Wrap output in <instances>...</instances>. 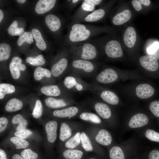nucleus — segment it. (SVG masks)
I'll use <instances>...</instances> for the list:
<instances>
[{
    "label": "nucleus",
    "mask_w": 159,
    "mask_h": 159,
    "mask_svg": "<svg viewBox=\"0 0 159 159\" xmlns=\"http://www.w3.org/2000/svg\"><path fill=\"white\" fill-rule=\"evenodd\" d=\"M104 30L102 27L96 25L71 22L67 36V44L69 46L87 41L96 37Z\"/></svg>",
    "instance_id": "1"
},
{
    "label": "nucleus",
    "mask_w": 159,
    "mask_h": 159,
    "mask_svg": "<svg viewBox=\"0 0 159 159\" xmlns=\"http://www.w3.org/2000/svg\"><path fill=\"white\" fill-rule=\"evenodd\" d=\"M71 59L96 62L100 54L97 47L88 41L79 42L69 46Z\"/></svg>",
    "instance_id": "2"
},
{
    "label": "nucleus",
    "mask_w": 159,
    "mask_h": 159,
    "mask_svg": "<svg viewBox=\"0 0 159 159\" xmlns=\"http://www.w3.org/2000/svg\"><path fill=\"white\" fill-rule=\"evenodd\" d=\"M96 62L78 59H71L69 69L71 73L81 77L94 76L97 73Z\"/></svg>",
    "instance_id": "3"
},
{
    "label": "nucleus",
    "mask_w": 159,
    "mask_h": 159,
    "mask_svg": "<svg viewBox=\"0 0 159 159\" xmlns=\"http://www.w3.org/2000/svg\"><path fill=\"white\" fill-rule=\"evenodd\" d=\"M63 84L64 87L72 92L91 91L92 88L91 84L86 82L80 76L73 73L65 77Z\"/></svg>",
    "instance_id": "4"
},
{
    "label": "nucleus",
    "mask_w": 159,
    "mask_h": 159,
    "mask_svg": "<svg viewBox=\"0 0 159 159\" xmlns=\"http://www.w3.org/2000/svg\"><path fill=\"white\" fill-rule=\"evenodd\" d=\"M102 0H84L71 17L72 22L79 23L83 18L95 10L96 6L101 4Z\"/></svg>",
    "instance_id": "5"
},
{
    "label": "nucleus",
    "mask_w": 159,
    "mask_h": 159,
    "mask_svg": "<svg viewBox=\"0 0 159 159\" xmlns=\"http://www.w3.org/2000/svg\"><path fill=\"white\" fill-rule=\"evenodd\" d=\"M91 85L90 91L95 96L99 97L110 105H116L119 103V98L114 92L108 90H102L98 84L94 82L92 83Z\"/></svg>",
    "instance_id": "6"
},
{
    "label": "nucleus",
    "mask_w": 159,
    "mask_h": 159,
    "mask_svg": "<svg viewBox=\"0 0 159 159\" xmlns=\"http://www.w3.org/2000/svg\"><path fill=\"white\" fill-rule=\"evenodd\" d=\"M94 82L97 84H108L115 81L118 77V74L113 69L108 68L93 76Z\"/></svg>",
    "instance_id": "7"
},
{
    "label": "nucleus",
    "mask_w": 159,
    "mask_h": 159,
    "mask_svg": "<svg viewBox=\"0 0 159 159\" xmlns=\"http://www.w3.org/2000/svg\"><path fill=\"white\" fill-rule=\"evenodd\" d=\"M96 47H103L105 53L109 58H115L121 57L123 52L119 42L115 39L108 41L103 45H95Z\"/></svg>",
    "instance_id": "8"
},
{
    "label": "nucleus",
    "mask_w": 159,
    "mask_h": 159,
    "mask_svg": "<svg viewBox=\"0 0 159 159\" xmlns=\"http://www.w3.org/2000/svg\"><path fill=\"white\" fill-rule=\"evenodd\" d=\"M68 58L62 57L53 65L51 71L54 77H58L69 68L70 62H69Z\"/></svg>",
    "instance_id": "9"
},
{
    "label": "nucleus",
    "mask_w": 159,
    "mask_h": 159,
    "mask_svg": "<svg viewBox=\"0 0 159 159\" xmlns=\"http://www.w3.org/2000/svg\"><path fill=\"white\" fill-rule=\"evenodd\" d=\"M148 122V118L146 115L138 113L130 118L128 122V126L131 128H137L145 126Z\"/></svg>",
    "instance_id": "10"
},
{
    "label": "nucleus",
    "mask_w": 159,
    "mask_h": 159,
    "mask_svg": "<svg viewBox=\"0 0 159 159\" xmlns=\"http://www.w3.org/2000/svg\"><path fill=\"white\" fill-rule=\"evenodd\" d=\"M139 62L143 67L150 71H155L158 67L159 64L157 60L151 56H142L139 59Z\"/></svg>",
    "instance_id": "11"
},
{
    "label": "nucleus",
    "mask_w": 159,
    "mask_h": 159,
    "mask_svg": "<svg viewBox=\"0 0 159 159\" xmlns=\"http://www.w3.org/2000/svg\"><path fill=\"white\" fill-rule=\"evenodd\" d=\"M154 88L148 84H142L138 85L136 89V93L139 98L145 99L152 96L154 94Z\"/></svg>",
    "instance_id": "12"
},
{
    "label": "nucleus",
    "mask_w": 159,
    "mask_h": 159,
    "mask_svg": "<svg viewBox=\"0 0 159 159\" xmlns=\"http://www.w3.org/2000/svg\"><path fill=\"white\" fill-rule=\"evenodd\" d=\"M106 13V10L104 8H99L88 14L81 19L79 23L82 22H96L103 19Z\"/></svg>",
    "instance_id": "13"
},
{
    "label": "nucleus",
    "mask_w": 159,
    "mask_h": 159,
    "mask_svg": "<svg viewBox=\"0 0 159 159\" xmlns=\"http://www.w3.org/2000/svg\"><path fill=\"white\" fill-rule=\"evenodd\" d=\"M56 0H40L37 3L35 11L38 14H44L52 9L55 6Z\"/></svg>",
    "instance_id": "14"
},
{
    "label": "nucleus",
    "mask_w": 159,
    "mask_h": 159,
    "mask_svg": "<svg viewBox=\"0 0 159 159\" xmlns=\"http://www.w3.org/2000/svg\"><path fill=\"white\" fill-rule=\"evenodd\" d=\"M45 23L48 28L53 32H56L61 28V22L59 18L53 14L47 16L45 19Z\"/></svg>",
    "instance_id": "15"
},
{
    "label": "nucleus",
    "mask_w": 159,
    "mask_h": 159,
    "mask_svg": "<svg viewBox=\"0 0 159 159\" xmlns=\"http://www.w3.org/2000/svg\"><path fill=\"white\" fill-rule=\"evenodd\" d=\"M79 111V109L77 107L72 106L60 110H56L53 112V115L59 117L69 118L76 115Z\"/></svg>",
    "instance_id": "16"
},
{
    "label": "nucleus",
    "mask_w": 159,
    "mask_h": 159,
    "mask_svg": "<svg viewBox=\"0 0 159 159\" xmlns=\"http://www.w3.org/2000/svg\"><path fill=\"white\" fill-rule=\"evenodd\" d=\"M57 125V122L54 121H49L45 125V130L47 140L50 143H54L56 139Z\"/></svg>",
    "instance_id": "17"
},
{
    "label": "nucleus",
    "mask_w": 159,
    "mask_h": 159,
    "mask_svg": "<svg viewBox=\"0 0 159 159\" xmlns=\"http://www.w3.org/2000/svg\"><path fill=\"white\" fill-rule=\"evenodd\" d=\"M94 108L97 114L102 118L108 119L111 117V110L106 104L102 102H97L95 103Z\"/></svg>",
    "instance_id": "18"
},
{
    "label": "nucleus",
    "mask_w": 159,
    "mask_h": 159,
    "mask_svg": "<svg viewBox=\"0 0 159 159\" xmlns=\"http://www.w3.org/2000/svg\"><path fill=\"white\" fill-rule=\"evenodd\" d=\"M125 45L128 48L132 47L135 44L136 39V31L132 26L128 27L125 31L123 37Z\"/></svg>",
    "instance_id": "19"
},
{
    "label": "nucleus",
    "mask_w": 159,
    "mask_h": 159,
    "mask_svg": "<svg viewBox=\"0 0 159 159\" xmlns=\"http://www.w3.org/2000/svg\"><path fill=\"white\" fill-rule=\"evenodd\" d=\"M131 15L130 11L126 9L115 15L112 18V23L115 25L122 24L129 21Z\"/></svg>",
    "instance_id": "20"
},
{
    "label": "nucleus",
    "mask_w": 159,
    "mask_h": 159,
    "mask_svg": "<svg viewBox=\"0 0 159 159\" xmlns=\"http://www.w3.org/2000/svg\"><path fill=\"white\" fill-rule=\"evenodd\" d=\"M95 140L100 144L105 146L110 145L112 140L110 133L105 129L100 130L95 137Z\"/></svg>",
    "instance_id": "21"
},
{
    "label": "nucleus",
    "mask_w": 159,
    "mask_h": 159,
    "mask_svg": "<svg viewBox=\"0 0 159 159\" xmlns=\"http://www.w3.org/2000/svg\"><path fill=\"white\" fill-rule=\"evenodd\" d=\"M44 102L47 107L52 108L65 107L68 105V103L65 100L56 99L52 97L46 98L44 100Z\"/></svg>",
    "instance_id": "22"
},
{
    "label": "nucleus",
    "mask_w": 159,
    "mask_h": 159,
    "mask_svg": "<svg viewBox=\"0 0 159 159\" xmlns=\"http://www.w3.org/2000/svg\"><path fill=\"white\" fill-rule=\"evenodd\" d=\"M40 90L43 94L52 96H59L62 93L60 89L56 85L44 86L41 88Z\"/></svg>",
    "instance_id": "23"
},
{
    "label": "nucleus",
    "mask_w": 159,
    "mask_h": 159,
    "mask_svg": "<svg viewBox=\"0 0 159 159\" xmlns=\"http://www.w3.org/2000/svg\"><path fill=\"white\" fill-rule=\"evenodd\" d=\"M22 106L23 103L20 100L13 98L7 102L5 106V109L7 112H15L20 110Z\"/></svg>",
    "instance_id": "24"
},
{
    "label": "nucleus",
    "mask_w": 159,
    "mask_h": 159,
    "mask_svg": "<svg viewBox=\"0 0 159 159\" xmlns=\"http://www.w3.org/2000/svg\"><path fill=\"white\" fill-rule=\"evenodd\" d=\"M32 32L36 46L40 50H45L47 48V45L40 31L37 29L34 28L32 30Z\"/></svg>",
    "instance_id": "25"
},
{
    "label": "nucleus",
    "mask_w": 159,
    "mask_h": 159,
    "mask_svg": "<svg viewBox=\"0 0 159 159\" xmlns=\"http://www.w3.org/2000/svg\"><path fill=\"white\" fill-rule=\"evenodd\" d=\"M52 74L49 70L41 67H37L34 72V77L37 80H41L44 77H50Z\"/></svg>",
    "instance_id": "26"
},
{
    "label": "nucleus",
    "mask_w": 159,
    "mask_h": 159,
    "mask_svg": "<svg viewBox=\"0 0 159 159\" xmlns=\"http://www.w3.org/2000/svg\"><path fill=\"white\" fill-rule=\"evenodd\" d=\"M11 51L10 46L5 43L0 44V61H2L8 59Z\"/></svg>",
    "instance_id": "27"
},
{
    "label": "nucleus",
    "mask_w": 159,
    "mask_h": 159,
    "mask_svg": "<svg viewBox=\"0 0 159 159\" xmlns=\"http://www.w3.org/2000/svg\"><path fill=\"white\" fill-rule=\"evenodd\" d=\"M71 135V130L68 125L65 123H62L60 128V140L64 141L68 138Z\"/></svg>",
    "instance_id": "28"
},
{
    "label": "nucleus",
    "mask_w": 159,
    "mask_h": 159,
    "mask_svg": "<svg viewBox=\"0 0 159 159\" xmlns=\"http://www.w3.org/2000/svg\"><path fill=\"white\" fill-rule=\"evenodd\" d=\"M12 122L13 124H19L16 128L17 131L25 129L28 124L27 121L20 114H17L14 116L12 118Z\"/></svg>",
    "instance_id": "29"
},
{
    "label": "nucleus",
    "mask_w": 159,
    "mask_h": 159,
    "mask_svg": "<svg viewBox=\"0 0 159 159\" xmlns=\"http://www.w3.org/2000/svg\"><path fill=\"white\" fill-rule=\"evenodd\" d=\"M33 42V37L32 33L31 32H25L20 35L17 42V45L21 46L24 42L31 44Z\"/></svg>",
    "instance_id": "30"
},
{
    "label": "nucleus",
    "mask_w": 159,
    "mask_h": 159,
    "mask_svg": "<svg viewBox=\"0 0 159 159\" xmlns=\"http://www.w3.org/2000/svg\"><path fill=\"white\" fill-rule=\"evenodd\" d=\"M80 117L83 120L90 121L95 123L99 124L101 122L100 119L97 115L91 112H82L80 114Z\"/></svg>",
    "instance_id": "31"
},
{
    "label": "nucleus",
    "mask_w": 159,
    "mask_h": 159,
    "mask_svg": "<svg viewBox=\"0 0 159 159\" xmlns=\"http://www.w3.org/2000/svg\"><path fill=\"white\" fill-rule=\"evenodd\" d=\"M83 154L82 151L77 150H67L63 153L64 157L67 159H81Z\"/></svg>",
    "instance_id": "32"
},
{
    "label": "nucleus",
    "mask_w": 159,
    "mask_h": 159,
    "mask_svg": "<svg viewBox=\"0 0 159 159\" xmlns=\"http://www.w3.org/2000/svg\"><path fill=\"white\" fill-rule=\"evenodd\" d=\"M26 62L33 66H40L44 64L46 61L43 56L39 54L35 57H27Z\"/></svg>",
    "instance_id": "33"
},
{
    "label": "nucleus",
    "mask_w": 159,
    "mask_h": 159,
    "mask_svg": "<svg viewBox=\"0 0 159 159\" xmlns=\"http://www.w3.org/2000/svg\"><path fill=\"white\" fill-rule=\"evenodd\" d=\"M110 159H125L122 149L118 146H113L110 149Z\"/></svg>",
    "instance_id": "34"
},
{
    "label": "nucleus",
    "mask_w": 159,
    "mask_h": 159,
    "mask_svg": "<svg viewBox=\"0 0 159 159\" xmlns=\"http://www.w3.org/2000/svg\"><path fill=\"white\" fill-rule=\"evenodd\" d=\"M18 22L14 21L8 28V33L11 36L20 35L24 33V29L18 27Z\"/></svg>",
    "instance_id": "35"
},
{
    "label": "nucleus",
    "mask_w": 159,
    "mask_h": 159,
    "mask_svg": "<svg viewBox=\"0 0 159 159\" xmlns=\"http://www.w3.org/2000/svg\"><path fill=\"white\" fill-rule=\"evenodd\" d=\"M80 133L77 132L74 136L67 141L65 144L66 147L69 149H73L78 145L81 142Z\"/></svg>",
    "instance_id": "36"
},
{
    "label": "nucleus",
    "mask_w": 159,
    "mask_h": 159,
    "mask_svg": "<svg viewBox=\"0 0 159 159\" xmlns=\"http://www.w3.org/2000/svg\"><path fill=\"white\" fill-rule=\"evenodd\" d=\"M10 141L16 145V149L25 148L28 147L29 143L23 139L17 137H11Z\"/></svg>",
    "instance_id": "37"
},
{
    "label": "nucleus",
    "mask_w": 159,
    "mask_h": 159,
    "mask_svg": "<svg viewBox=\"0 0 159 159\" xmlns=\"http://www.w3.org/2000/svg\"><path fill=\"white\" fill-rule=\"evenodd\" d=\"M80 139L82 147L86 151H90L93 150L90 140L84 132H82L81 134Z\"/></svg>",
    "instance_id": "38"
},
{
    "label": "nucleus",
    "mask_w": 159,
    "mask_h": 159,
    "mask_svg": "<svg viewBox=\"0 0 159 159\" xmlns=\"http://www.w3.org/2000/svg\"><path fill=\"white\" fill-rule=\"evenodd\" d=\"M145 137L149 140L159 142V133L151 129H148L145 132Z\"/></svg>",
    "instance_id": "39"
},
{
    "label": "nucleus",
    "mask_w": 159,
    "mask_h": 159,
    "mask_svg": "<svg viewBox=\"0 0 159 159\" xmlns=\"http://www.w3.org/2000/svg\"><path fill=\"white\" fill-rule=\"evenodd\" d=\"M42 106L41 101L39 100H37L32 113V115L35 118H39L42 115Z\"/></svg>",
    "instance_id": "40"
},
{
    "label": "nucleus",
    "mask_w": 159,
    "mask_h": 159,
    "mask_svg": "<svg viewBox=\"0 0 159 159\" xmlns=\"http://www.w3.org/2000/svg\"><path fill=\"white\" fill-rule=\"evenodd\" d=\"M15 90L14 87L11 84L4 83L0 84V92L5 95L13 93Z\"/></svg>",
    "instance_id": "41"
},
{
    "label": "nucleus",
    "mask_w": 159,
    "mask_h": 159,
    "mask_svg": "<svg viewBox=\"0 0 159 159\" xmlns=\"http://www.w3.org/2000/svg\"><path fill=\"white\" fill-rule=\"evenodd\" d=\"M21 155L24 159H37L38 157V154L30 149L22 151Z\"/></svg>",
    "instance_id": "42"
},
{
    "label": "nucleus",
    "mask_w": 159,
    "mask_h": 159,
    "mask_svg": "<svg viewBox=\"0 0 159 159\" xmlns=\"http://www.w3.org/2000/svg\"><path fill=\"white\" fill-rule=\"evenodd\" d=\"M9 68L12 78L14 79H19L20 75V70L17 66L11 62Z\"/></svg>",
    "instance_id": "43"
},
{
    "label": "nucleus",
    "mask_w": 159,
    "mask_h": 159,
    "mask_svg": "<svg viewBox=\"0 0 159 159\" xmlns=\"http://www.w3.org/2000/svg\"><path fill=\"white\" fill-rule=\"evenodd\" d=\"M32 134V132L27 129H24L19 131H17L14 133V135L16 137L22 139H25L28 137Z\"/></svg>",
    "instance_id": "44"
},
{
    "label": "nucleus",
    "mask_w": 159,
    "mask_h": 159,
    "mask_svg": "<svg viewBox=\"0 0 159 159\" xmlns=\"http://www.w3.org/2000/svg\"><path fill=\"white\" fill-rule=\"evenodd\" d=\"M149 109L155 116L159 117V101H155L151 102L149 106Z\"/></svg>",
    "instance_id": "45"
},
{
    "label": "nucleus",
    "mask_w": 159,
    "mask_h": 159,
    "mask_svg": "<svg viewBox=\"0 0 159 159\" xmlns=\"http://www.w3.org/2000/svg\"><path fill=\"white\" fill-rule=\"evenodd\" d=\"M12 62L15 64L19 68L20 70L24 71L26 69V65L22 64V59L18 57H13L12 59Z\"/></svg>",
    "instance_id": "46"
},
{
    "label": "nucleus",
    "mask_w": 159,
    "mask_h": 159,
    "mask_svg": "<svg viewBox=\"0 0 159 159\" xmlns=\"http://www.w3.org/2000/svg\"><path fill=\"white\" fill-rule=\"evenodd\" d=\"M159 49V42H155L150 46L147 49L148 53L150 54H155Z\"/></svg>",
    "instance_id": "47"
},
{
    "label": "nucleus",
    "mask_w": 159,
    "mask_h": 159,
    "mask_svg": "<svg viewBox=\"0 0 159 159\" xmlns=\"http://www.w3.org/2000/svg\"><path fill=\"white\" fill-rule=\"evenodd\" d=\"M8 123L7 119L4 117L0 118V132H2L6 128Z\"/></svg>",
    "instance_id": "48"
},
{
    "label": "nucleus",
    "mask_w": 159,
    "mask_h": 159,
    "mask_svg": "<svg viewBox=\"0 0 159 159\" xmlns=\"http://www.w3.org/2000/svg\"><path fill=\"white\" fill-rule=\"evenodd\" d=\"M132 4L136 11H139L142 9L141 3L140 0H133L132 1Z\"/></svg>",
    "instance_id": "49"
},
{
    "label": "nucleus",
    "mask_w": 159,
    "mask_h": 159,
    "mask_svg": "<svg viewBox=\"0 0 159 159\" xmlns=\"http://www.w3.org/2000/svg\"><path fill=\"white\" fill-rule=\"evenodd\" d=\"M149 159H159V150H153L150 152Z\"/></svg>",
    "instance_id": "50"
},
{
    "label": "nucleus",
    "mask_w": 159,
    "mask_h": 159,
    "mask_svg": "<svg viewBox=\"0 0 159 159\" xmlns=\"http://www.w3.org/2000/svg\"><path fill=\"white\" fill-rule=\"evenodd\" d=\"M0 159H7L6 154L2 149H0Z\"/></svg>",
    "instance_id": "51"
},
{
    "label": "nucleus",
    "mask_w": 159,
    "mask_h": 159,
    "mask_svg": "<svg viewBox=\"0 0 159 159\" xmlns=\"http://www.w3.org/2000/svg\"><path fill=\"white\" fill-rule=\"evenodd\" d=\"M141 4L145 6H148L150 4V0H140Z\"/></svg>",
    "instance_id": "52"
},
{
    "label": "nucleus",
    "mask_w": 159,
    "mask_h": 159,
    "mask_svg": "<svg viewBox=\"0 0 159 159\" xmlns=\"http://www.w3.org/2000/svg\"><path fill=\"white\" fill-rule=\"evenodd\" d=\"M12 159H24L22 157L17 154L14 155L12 158Z\"/></svg>",
    "instance_id": "53"
},
{
    "label": "nucleus",
    "mask_w": 159,
    "mask_h": 159,
    "mask_svg": "<svg viewBox=\"0 0 159 159\" xmlns=\"http://www.w3.org/2000/svg\"><path fill=\"white\" fill-rule=\"evenodd\" d=\"M4 17V14L3 11L0 10V22H1L3 19Z\"/></svg>",
    "instance_id": "54"
},
{
    "label": "nucleus",
    "mask_w": 159,
    "mask_h": 159,
    "mask_svg": "<svg viewBox=\"0 0 159 159\" xmlns=\"http://www.w3.org/2000/svg\"><path fill=\"white\" fill-rule=\"evenodd\" d=\"M16 1L19 4H23L26 1L25 0H17Z\"/></svg>",
    "instance_id": "55"
},
{
    "label": "nucleus",
    "mask_w": 159,
    "mask_h": 159,
    "mask_svg": "<svg viewBox=\"0 0 159 159\" xmlns=\"http://www.w3.org/2000/svg\"><path fill=\"white\" fill-rule=\"evenodd\" d=\"M5 95L2 93L0 92V99H2L4 97Z\"/></svg>",
    "instance_id": "56"
},
{
    "label": "nucleus",
    "mask_w": 159,
    "mask_h": 159,
    "mask_svg": "<svg viewBox=\"0 0 159 159\" xmlns=\"http://www.w3.org/2000/svg\"><path fill=\"white\" fill-rule=\"evenodd\" d=\"M90 159H94V158H90Z\"/></svg>",
    "instance_id": "57"
}]
</instances>
